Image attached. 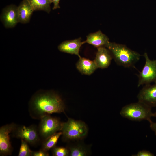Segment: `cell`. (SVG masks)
Segmentation results:
<instances>
[{
    "instance_id": "cell-7",
    "label": "cell",
    "mask_w": 156,
    "mask_h": 156,
    "mask_svg": "<svg viewBox=\"0 0 156 156\" xmlns=\"http://www.w3.org/2000/svg\"><path fill=\"white\" fill-rule=\"evenodd\" d=\"M13 132L15 137L23 139L30 144H35L40 140L39 132L33 125L29 127L17 126Z\"/></svg>"
},
{
    "instance_id": "cell-10",
    "label": "cell",
    "mask_w": 156,
    "mask_h": 156,
    "mask_svg": "<svg viewBox=\"0 0 156 156\" xmlns=\"http://www.w3.org/2000/svg\"><path fill=\"white\" fill-rule=\"evenodd\" d=\"M1 21L6 28H12L19 22L18 7L14 5L4 8L0 17Z\"/></svg>"
},
{
    "instance_id": "cell-9",
    "label": "cell",
    "mask_w": 156,
    "mask_h": 156,
    "mask_svg": "<svg viewBox=\"0 0 156 156\" xmlns=\"http://www.w3.org/2000/svg\"><path fill=\"white\" fill-rule=\"evenodd\" d=\"M137 97L138 101L152 108L156 107V82L145 85L139 91Z\"/></svg>"
},
{
    "instance_id": "cell-5",
    "label": "cell",
    "mask_w": 156,
    "mask_h": 156,
    "mask_svg": "<svg viewBox=\"0 0 156 156\" xmlns=\"http://www.w3.org/2000/svg\"><path fill=\"white\" fill-rule=\"evenodd\" d=\"M40 119L38 132L40 135L45 140L61 131L62 123L58 118L46 114L41 117Z\"/></svg>"
},
{
    "instance_id": "cell-4",
    "label": "cell",
    "mask_w": 156,
    "mask_h": 156,
    "mask_svg": "<svg viewBox=\"0 0 156 156\" xmlns=\"http://www.w3.org/2000/svg\"><path fill=\"white\" fill-rule=\"evenodd\" d=\"M61 131L64 140H79L86 136L88 128L84 122L68 118L66 122L62 123Z\"/></svg>"
},
{
    "instance_id": "cell-17",
    "label": "cell",
    "mask_w": 156,
    "mask_h": 156,
    "mask_svg": "<svg viewBox=\"0 0 156 156\" xmlns=\"http://www.w3.org/2000/svg\"><path fill=\"white\" fill-rule=\"evenodd\" d=\"M34 11L43 10L49 13L51 11L50 0H27Z\"/></svg>"
},
{
    "instance_id": "cell-19",
    "label": "cell",
    "mask_w": 156,
    "mask_h": 156,
    "mask_svg": "<svg viewBox=\"0 0 156 156\" xmlns=\"http://www.w3.org/2000/svg\"><path fill=\"white\" fill-rule=\"evenodd\" d=\"M32 151L29 149L27 143L24 140L21 139V145L18 156H31Z\"/></svg>"
},
{
    "instance_id": "cell-1",
    "label": "cell",
    "mask_w": 156,
    "mask_h": 156,
    "mask_svg": "<svg viewBox=\"0 0 156 156\" xmlns=\"http://www.w3.org/2000/svg\"><path fill=\"white\" fill-rule=\"evenodd\" d=\"M65 105L61 97L58 94L47 93L38 95L33 99L30 110L34 118L53 113L64 112Z\"/></svg>"
},
{
    "instance_id": "cell-16",
    "label": "cell",
    "mask_w": 156,
    "mask_h": 156,
    "mask_svg": "<svg viewBox=\"0 0 156 156\" xmlns=\"http://www.w3.org/2000/svg\"><path fill=\"white\" fill-rule=\"evenodd\" d=\"M70 156H87L90 153L89 146L81 142H77L68 146Z\"/></svg>"
},
{
    "instance_id": "cell-11",
    "label": "cell",
    "mask_w": 156,
    "mask_h": 156,
    "mask_svg": "<svg viewBox=\"0 0 156 156\" xmlns=\"http://www.w3.org/2000/svg\"><path fill=\"white\" fill-rule=\"evenodd\" d=\"M84 44V41L81 42V38H79L72 40L64 41L59 45L58 48L61 52L74 54L79 58L81 57L79 53L80 49Z\"/></svg>"
},
{
    "instance_id": "cell-6",
    "label": "cell",
    "mask_w": 156,
    "mask_h": 156,
    "mask_svg": "<svg viewBox=\"0 0 156 156\" xmlns=\"http://www.w3.org/2000/svg\"><path fill=\"white\" fill-rule=\"evenodd\" d=\"M145 62L141 71L138 75V87L143 85L156 82V60H152L149 57L146 52L144 54Z\"/></svg>"
},
{
    "instance_id": "cell-23",
    "label": "cell",
    "mask_w": 156,
    "mask_h": 156,
    "mask_svg": "<svg viewBox=\"0 0 156 156\" xmlns=\"http://www.w3.org/2000/svg\"><path fill=\"white\" fill-rule=\"evenodd\" d=\"M51 2L53 3V10H55L58 8H60L59 5V3L60 0H50Z\"/></svg>"
},
{
    "instance_id": "cell-20",
    "label": "cell",
    "mask_w": 156,
    "mask_h": 156,
    "mask_svg": "<svg viewBox=\"0 0 156 156\" xmlns=\"http://www.w3.org/2000/svg\"><path fill=\"white\" fill-rule=\"evenodd\" d=\"M53 155L54 156H70V151L67 147H57L55 146L52 148Z\"/></svg>"
},
{
    "instance_id": "cell-12",
    "label": "cell",
    "mask_w": 156,
    "mask_h": 156,
    "mask_svg": "<svg viewBox=\"0 0 156 156\" xmlns=\"http://www.w3.org/2000/svg\"><path fill=\"white\" fill-rule=\"evenodd\" d=\"M96 56L94 60L98 68H106L110 65L113 58L110 51L105 47L97 48Z\"/></svg>"
},
{
    "instance_id": "cell-22",
    "label": "cell",
    "mask_w": 156,
    "mask_h": 156,
    "mask_svg": "<svg viewBox=\"0 0 156 156\" xmlns=\"http://www.w3.org/2000/svg\"><path fill=\"white\" fill-rule=\"evenodd\" d=\"M49 155L47 151L42 149L38 151H32L31 156H48Z\"/></svg>"
},
{
    "instance_id": "cell-3",
    "label": "cell",
    "mask_w": 156,
    "mask_h": 156,
    "mask_svg": "<svg viewBox=\"0 0 156 156\" xmlns=\"http://www.w3.org/2000/svg\"><path fill=\"white\" fill-rule=\"evenodd\" d=\"M152 108L144 103L138 102L126 105L122 107L120 114L131 120L140 121L146 120L150 122L153 117Z\"/></svg>"
},
{
    "instance_id": "cell-15",
    "label": "cell",
    "mask_w": 156,
    "mask_h": 156,
    "mask_svg": "<svg viewBox=\"0 0 156 156\" xmlns=\"http://www.w3.org/2000/svg\"><path fill=\"white\" fill-rule=\"evenodd\" d=\"M77 70L82 74L90 75L92 74L98 67L94 60L81 57L76 64Z\"/></svg>"
},
{
    "instance_id": "cell-21",
    "label": "cell",
    "mask_w": 156,
    "mask_h": 156,
    "mask_svg": "<svg viewBox=\"0 0 156 156\" xmlns=\"http://www.w3.org/2000/svg\"><path fill=\"white\" fill-rule=\"evenodd\" d=\"M133 156H153L154 154L146 150H142L139 151L136 154L132 155Z\"/></svg>"
},
{
    "instance_id": "cell-8",
    "label": "cell",
    "mask_w": 156,
    "mask_h": 156,
    "mask_svg": "<svg viewBox=\"0 0 156 156\" xmlns=\"http://www.w3.org/2000/svg\"><path fill=\"white\" fill-rule=\"evenodd\" d=\"M17 127L14 123L4 125L0 128V153L1 155H10L12 148L10 142L9 134Z\"/></svg>"
},
{
    "instance_id": "cell-24",
    "label": "cell",
    "mask_w": 156,
    "mask_h": 156,
    "mask_svg": "<svg viewBox=\"0 0 156 156\" xmlns=\"http://www.w3.org/2000/svg\"><path fill=\"white\" fill-rule=\"evenodd\" d=\"M149 123L150 129L154 132L156 135V122H153L152 121Z\"/></svg>"
},
{
    "instance_id": "cell-14",
    "label": "cell",
    "mask_w": 156,
    "mask_h": 156,
    "mask_svg": "<svg viewBox=\"0 0 156 156\" xmlns=\"http://www.w3.org/2000/svg\"><path fill=\"white\" fill-rule=\"evenodd\" d=\"M34 10L27 0H23L18 7L19 22L26 23L29 22Z\"/></svg>"
},
{
    "instance_id": "cell-18",
    "label": "cell",
    "mask_w": 156,
    "mask_h": 156,
    "mask_svg": "<svg viewBox=\"0 0 156 156\" xmlns=\"http://www.w3.org/2000/svg\"><path fill=\"white\" fill-rule=\"evenodd\" d=\"M62 135V132L60 131L54 134L46 139L42 144V149L48 151L55 146L58 140Z\"/></svg>"
},
{
    "instance_id": "cell-2",
    "label": "cell",
    "mask_w": 156,
    "mask_h": 156,
    "mask_svg": "<svg viewBox=\"0 0 156 156\" xmlns=\"http://www.w3.org/2000/svg\"><path fill=\"white\" fill-rule=\"evenodd\" d=\"M105 47L110 51L116 63L125 67H133L141 56L125 45L109 42Z\"/></svg>"
},
{
    "instance_id": "cell-13",
    "label": "cell",
    "mask_w": 156,
    "mask_h": 156,
    "mask_svg": "<svg viewBox=\"0 0 156 156\" xmlns=\"http://www.w3.org/2000/svg\"><path fill=\"white\" fill-rule=\"evenodd\" d=\"M109 38L100 30L94 33H90L87 36L86 40L84 41V43H87L95 47H104L109 42Z\"/></svg>"
},
{
    "instance_id": "cell-25",
    "label": "cell",
    "mask_w": 156,
    "mask_h": 156,
    "mask_svg": "<svg viewBox=\"0 0 156 156\" xmlns=\"http://www.w3.org/2000/svg\"><path fill=\"white\" fill-rule=\"evenodd\" d=\"M153 117L156 118V111L154 113H153Z\"/></svg>"
}]
</instances>
